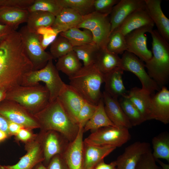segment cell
I'll return each instance as SVG.
<instances>
[{"label": "cell", "mask_w": 169, "mask_h": 169, "mask_svg": "<svg viewBox=\"0 0 169 169\" xmlns=\"http://www.w3.org/2000/svg\"><path fill=\"white\" fill-rule=\"evenodd\" d=\"M33 69L21 35L14 31L0 44V90L7 92L22 85L24 77Z\"/></svg>", "instance_id": "cell-1"}, {"label": "cell", "mask_w": 169, "mask_h": 169, "mask_svg": "<svg viewBox=\"0 0 169 169\" xmlns=\"http://www.w3.org/2000/svg\"><path fill=\"white\" fill-rule=\"evenodd\" d=\"M33 115L44 131H54L64 136L70 142L78 133L79 127L64 109L58 98Z\"/></svg>", "instance_id": "cell-2"}, {"label": "cell", "mask_w": 169, "mask_h": 169, "mask_svg": "<svg viewBox=\"0 0 169 169\" xmlns=\"http://www.w3.org/2000/svg\"><path fill=\"white\" fill-rule=\"evenodd\" d=\"M152 38L151 59L145 64L147 73L161 88L167 83L169 78V44L157 30L150 33Z\"/></svg>", "instance_id": "cell-3"}, {"label": "cell", "mask_w": 169, "mask_h": 169, "mask_svg": "<svg viewBox=\"0 0 169 169\" xmlns=\"http://www.w3.org/2000/svg\"><path fill=\"white\" fill-rule=\"evenodd\" d=\"M69 78V84L86 101L96 105L102 98L100 89L104 83V74L95 64L82 67Z\"/></svg>", "instance_id": "cell-4"}, {"label": "cell", "mask_w": 169, "mask_h": 169, "mask_svg": "<svg viewBox=\"0 0 169 169\" xmlns=\"http://www.w3.org/2000/svg\"><path fill=\"white\" fill-rule=\"evenodd\" d=\"M49 98L46 87L38 83L16 87L6 92L5 99L17 102L33 115L48 105Z\"/></svg>", "instance_id": "cell-5"}, {"label": "cell", "mask_w": 169, "mask_h": 169, "mask_svg": "<svg viewBox=\"0 0 169 169\" xmlns=\"http://www.w3.org/2000/svg\"><path fill=\"white\" fill-rule=\"evenodd\" d=\"M53 59H50L43 68L32 70L28 73L24 77L22 84L31 86L36 84L40 81L44 82L49 92V102L57 99L66 84L60 78Z\"/></svg>", "instance_id": "cell-6"}, {"label": "cell", "mask_w": 169, "mask_h": 169, "mask_svg": "<svg viewBox=\"0 0 169 169\" xmlns=\"http://www.w3.org/2000/svg\"><path fill=\"white\" fill-rule=\"evenodd\" d=\"M77 27L90 31L93 37V43L99 49L106 48L111 33L109 15L95 11L83 16V20Z\"/></svg>", "instance_id": "cell-7"}, {"label": "cell", "mask_w": 169, "mask_h": 169, "mask_svg": "<svg viewBox=\"0 0 169 169\" xmlns=\"http://www.w3.org/2000/svg\"><path fill=\"white\" fill-rule=\"evenodd\" d=\"M18 32L25 53L32 64L33 70L43 68L50 59H53L50 53L45 51L42 47L39 35L37 33L29 31L26 25L22 27Z\"/></svg>", "instance_id": "cell-8"}, {"label": "cell", "mask_w": 169, "mask_h": 169, "mask_svg": "<svg viewBox=\"0 0 169 169\" xmlns=\"http://www.w3.org/2000/svg\"><path fill=\"white\" fill-rule=\"evenodd\" d=\"M128 129L116 126L100 128L91 133L84 141V144L93 146H122L129 141L131 135Z\"/></svg>", "instance_id": "cell-9"}, {"label": "cell", "mask_w": 169, "mask_h": 169, "mask_svg": "<svg viewBox=\"0 0 169 169\" xmlns=\"http://www.w3.org/2000/svg\"><path fill=\"white\" fill-rule=\"evenodd\" d=\"M145 67L143 62L134 54L127 51L123 54L121 58L120 68L124 71L131 72L135 75L141 83V89L152 95L161 88L149 76Z\"/></svg>", "instance_id": "cell-10"}, {"label": "cell", "mask_w": 169, "mask_h": 169, "mask_svg": "<svg viewBox=\"0 0 169 169\" xmlns=\"http://www.w3.org/2000/svg\"><path fill=\"white\" fill-rule=\"evenodd\" d=\"M0 114L7 120L27 129L40 127L33 115L14 101L4 99L1 102Z\"/></svg>", "instance_id": "cell-11"}, {"label": "cell", "mask_w": 169, "mask_h": 169, "mask_svg": "<svg viewBox=\"0 0 169 169\" xmlns=\"http://www.w3.org/2000/svg\"><path fill=\"white\" fill-rule=\"evenodd\" d=\"M153 27L144 26L135 29L125 36L127 51L146 62L151 59L152 54L147 48V37L145 34L150 33Z\"/></svg>", "instance_id": "cell-12"}, {"label": "cell", "mask_w": 169, "mask_h": 169, "mask_svg": "<svg viewBox=\"0 0 169 169\" xmlns=\"http://www.w3.org/2000/svg\"><path fill=\"white\" fill-rule=\"evenodd\" d=\"M151 149L148 142H134L126 147L115 161L116 169H135L142 155Z\"/></svg>", "instance_id": "cell-13"}, {"label": "cell", "mask_w": 169, "mask_h": 169, "mask_svg": "<svg viewBox=\"0 0 169 169\" xmlns=\"http://www.w3.org/2000/svg\"><path fill=\"white\" fill-rule=\"evenodd\" d=\"M84 133L83 128H79L76 137L61 155L69 169H84Z\"/></svg>", "instance_id": "cell-14"}, {"label": "cell", "mask_w": 169, "mask_h": 169, "mask_svg": "<svg viewBox=\"0 0 169 169\" xmlns=\"http://www.w3.org/2000/svg\"><path fill=\"white\" fill-rule=\"evenodd\" d=\"M43 141L44 161L47 166L54 156L62 155L70 142L61 134L54 131H44Z\"/></svg>", "instance_id": "cell-15"}, {"label": "cell", "mask_w": 169, "mask_h": 169, "mask_svg": "<svg viewBox=\"0 0 169 169\" xmlns=\"http://www.w3.org/2000/svg\"><path fill=\"white\" fill-rule=\"evenodd\" d=\"M145 9V0H120L113 7L110 14L111 33L133 13Z\"/></svg>", "instance_id": "cell-16"}, {"label": "cell", "mask_w": 169, "mask_h": 169, "mask_svg": "<svg viewBox=\"0 0 169 169\" xmlns=\"http://www.w3.org/2000/svg\"><path fill=\"white\" fill-rule=\"evenodd\" d=\"M57 98L69 116L77 123L78 113L86 100L69 84H66Z\"/></svg>", "instance_id": "cell-17"}, {"label": "cell", "mask_w": 169, "mask_h": 169, "mask_svg": "<svg viewBox=\"0 0 169 169\" xmlns=\"http://www.w3.org/2000/svg\"><path fill=\"white\" fill-rule=\"evenodd\" d=\"M154 119L164 124L169 123V91L165 86L151 96L150 120Z\"/></svg>", "instance_id": "cell-18"}, {"label": "cell", "mask_w": 169, "mask_h": 169, "mask_svg": "<svg viewBox=\"0 0 169 169\" xmlns=\"http://www.w3.org/2000/svg\"><path fill=\"white\" fill-rule=\"evenodd\" d=\"M145 10L155 24L161 36L169 43V19L163 13L161 0H145Z\"/></svg>", "instance_id": "cell-19"}, {"label": "cell", "mask_w": 169, "mask_h": 169, "mask_svg": "<svg viewBox=\"0 0 169 169\" xmlns=\"http://www.w3.org/2000/svg\"><path fill=\"white\" fill-rule=\"evenodd\" d=\"M104 108L110 120L116 126L127 128L132 127L123 110L118 99H115L105 91L102 93Z\"/></svg>", "instance_id": "cell-20"}, {"label": "cell", "mask_w": 169, "mask_h": 169, "mask_svg": "<svg viewBox=\"0 0 169 169\" xmlns=\"http://www.w3.org/2000/svg\"><path fill=\"white\" fill-rule=\"evenodd\" d=\"M43 145L36 141L28 146L26 154L15 164L3 166L5 169H33L38 164L44 161Z\"/></svg>", "instance_id": "cell-21"}, {"label": "cell", "mask_w": 169, "mask_h": 169, "mask_svg": "<svg viewBox=\"0 0 169 169\" xmlns=\"http://www.w3.org/2000/svg\"><path fill=\"white\" fill-rule=\"evenodd\" d=\"M154 24L145 9L139 10L129 16L114 30L124 36L133 31L144 26L154 27Z\"/></svg>", "instance_id": "cell-22"}, {"label": "cell", "mask_w": 169, "mask_h": 169, "mask_svg": "<svg viewBox=\"0 0 169 169\" xmlns=\"http://www.w3.org/2000/svg\"><path fill=\"white\" fill-rule=\"evenodd\" d=\"M124 71L121 68L117 67L104 74L105 91L116 99L126 94L122 79Z\"/></svg>", "instance_id": "cell-23"}, {"label": "cell", "mask_w": 169, "mask_h": 169, "mask_svg": "<svg viewBox=\"0 0 169 169\" xmlns=\"http://www.w3.org/2000/svg\"><path fill=\"white\" fill-rule=\"evenodd\" d=\"M27 9L10 6L0 7V23L16 30L19 26L27 22L29 15Z\"/></svg>", "instance_id": "cell-24"}, {"label": "cell", "mask_w": 169, "mask_h": 169, "mask_svg": "<svg viewBox=\"0 0 169 169\" xmlns=\"http://www.w3.org/2000/svg\"><path fill=\"white\" fill-rule=\"evenodd\" d=\"M83 16L76 11L63 8L55 17L52 28L59 33L76 27L82 21Z\"/></svg>", "instance_id": "cell-25"}, {"label": "cell", "mask_w": 169, "mask_h": 169, "mask_svg": "<svg viewBox=\"0 0 169 169\" xmlns=\"http://www.w3.org/2000/svg\"><path fill=\"white\" fill-rule=\"evenodd\" d=\"M84 144V168H93L116 147L112 146H97Z\"/></svg>", "instance_id": "cell-26"}, {"label": "cell", "mask_w": 169, "mask_h": 169, "mask_svg": "<svg viewBox=\"0 0 169 169\" xmlns=\"http://www.w3.org/2000/svg\"><path fill=\"white\" fill-rule=\"evenodd\" d=\"M125 95L137 108L145 121L150 120L151 95L141 88L135 87Z\"/></svg>", "instance_id": "cell-27"}, {"label": "cell", "mask_w": 169, "mask_h": 169, "mask_svg": "<svg viewBox=\"0 0 169 169\" xmlns=\"http://www.w3.org/2000/svg\"><path fill=\"white\" fill-rule=\"evenodd\" d=\"M94 64L104 74L121 66V58L106 48L99 49L97 53Z\"/></svg>", "instance_id": "cell-28"}, {"label": "cell", "mask_w": 169, "mask_h": 169, "mask_svg": "<svg viewBox=\"0 0 169 169\" xmlns=\"http://www.w3.org/2000/svg\"><path fill=\"white\" fill-rule=\"evenodd\" d=\"M110 126H116L110 120L106 113L102 98L97 104L93 116L84 126V132L90 130L92 132L102 127Z\"/></svg>", "instance_id": "cell-29"}, {"label": "cell", "mask_w": 169, "mask_h": 169, "mask_svg": "<svg viewBox=\"0 0 169 169\" xmlns=\"http://www.w3.org/2000/svg\"><path fill=\"white\" fill-rule=\"evenodd\" d=\"M55 66L58 71L69 77L75 74L82 67L80 60L73 50L59 58Z\"/></svg>", "instance_id": "cell-30"}, {"label": "cell", "mask_w": 169, "mask_h": 169, "mask_svg": "<svg viewBox=\"0 0 169 169\" xmlns=\"http://www.w3.org/2000/svg\"><path fill=\"white\" fill-rule=\"evenodd\" d=\"M26 25L31 32H36L39 28L42 27H52L55 16L47 12L37 11L29 13Z\"/></svg>", "instance_id": "cell-31"}, {"label": "cell", "mask_w": 169, "mask_h": 169, "mask_svg": "<svg viewBox=\"0 0 169 169\" xmlns=\"http://www.w3.org/2000/svg\"><path fill=\"white\" fill-rule=\"evenodd\" d=\"M153 151L152 154L155 160L164 159L169 162V133L162 132L152 140Z\"/></svg>", "instance_id": "cell-32"}, {"label": "cell", "mask_w": 169, "mask_h": 169, "mask_svg": "<svg viewBox=\"0 0 169 169\" xmlns=\"http://www.w3.org/2000/svg\"><path fill=\"white\" fill-rule=\"evenodd\" d=\"M59 35L67 39L73 47L79 46L93 43V37L91 32L88 30L74 27Z\"/></svg>", "instance_id": "cell-33"}, {"label": "cell", "mask_w": 169, "mask_h": 169, "mask_svg": "<svg viewBox=\"0 0 169 169\" xmlns=\"http://www.w3.org/2000/svg\"><path fill=\"white\" fill-rule=\"evenodd\" d=\"M125 95L121 97L119 102L125 115L132 126L141 125L145 120L137 108Z\"/></svg>", "instance_id": "cell-34"}, {"label": "cell", "mask_w": 169, "mask_h": 169, "mask_svg": "<svg viewBox=\"0 0 169 169\" xmlns=\"http://www.w3.org/2000/svg\"><path fill=\"white\" fill-rule=\"evenodd\" d=\"M99 49L93 43L73 47L75 52L80 60H82L84 66L94 64L96 55Z\"/></svg>", "instance_id": "cell-35"}, {"label": "cell", "mask_w": 169, "mask_h": 169, "mask_svg": "<svg viewBox=\"0 0 169 169\" xmlns=\"http://www.w3.org/2000/svg\"><path fill=\"white\" fill-rule=\"evenodd\" d=\"M62 8L73 9L84 16L94 11V0H56Z\"/></svg>", "instance_id": "cell-36"}, {"label": "cell", "mask_w": 169, "mask_h": 169, "mask_svg": "<svg viewBox=\"0 0 169 169\" xmlns=\"http://www.w3.org/2000/svg\"><path fill=\"white\" fill-rule=\"evenodd\" d=\"M106 49L114 54H122L127 51V48L124 36L120 32L114 30L109 37L106 46Z\"/></svg>", "instance_id": "cell-37"}, {"label": "cell", "mask_w": 169, "mask_h": 169, "mask_svg": "<svg viewBox=\"0 0 169 169\" xmlns=\"http://www.w3.org/2000/svg\"><path fill=\"white\" fill-rule=\"evenodd\" d=\"M62 8L56 0H34L27 10L29 13L37 11L47 12L56 17Z\"/></svg>", "instance_id": "cell-38"}, {"label": "cell", "mask_w": 169, "mask_h": 169, "mask_svg": "<svg viewBox=\"0 0 169 169\" xmlns=\"http://www.w3.org/2000/svg\"><path fill=\"white\" fill-rule=\"evenodd\" d=\"M73 48L67 39L59 35L51 44L50 53L53 59H58L73 51Z\"/></svg>", "instance_id": "cell-39"}, {"label": "cell", "mask_w": 169, "mask_h": 169, "mask_svg": "<svg viewBox=\"0 0 169 169\" xmlns=\"http://www.w3.org/2000/svg\"><path fill=\"white\" fill-rule=\"evenodd\" d=\"M96 107L97 105L85 101L77 117V123L79 128H84L87 122L93 116Z\"/></svg>", "instance_id": "cell-40"}, {"label": "cell", "mask_w": 169, "mask_h": 169, "mask_svg": "<svg viewBox=\"0 0 169 169\" xmlns=\"http://www.w3.org/2000/svg\"><path fill=\"white\" fill-rule=\"evenodd\" d=\"M135 169H162L158 166L152 154L151 149L141 156Z\"/></svg>", "instance_id": "cell-41"}, {"label": "cell", "mask_w": 169, "mask_h": 169, "mask_svg": "<svg viewBox=\"0 0 169 169\" xmlns=\"http://www.w3.org/2000/svg\"><path fill=\"white\" fill-rule=\"evenodd\" d=\"M119 0H94V11L104 14L110 15L113 7Z\"/></svg>", "instance_id": "cell-42"}, {"label": "cell", "mask_w": 169, "mask_h": 169, "mask_svg": "<svg viewBox=\"0 0 169 169\" xmlns=\"http://www.w3.org/2000/svg\"><path fill=\"white\" fill-rule=\"evenodd\" d=\"M59 34L52 28L49 31L42 35H39L40 40L41 46L44 50L57 37Z\"/></svg>", "instance_id": "cell-43"}, {"label": "cell", "mask_w": 169, "mask_h": 169, "mask_svg": "<svg viewBox=\"0 0 169 169\" xmlns=\"http://www.w3.org/2000/svg\"><path fill=\"white\" fill-rule=\"evenodd\" d=\"M47 169H69L61 155H56L50 160Z\"/></svg>", "instance_id": "cell-44"}, {"label": "cell", "mask_w": 169, "mask_h": 169, "mask_svg": "<svg viewBox=\"0 0 169 169\" xmlns=\"http://www.w3.org/2000/svg\"><path fill=\"white\" fill-rule=\"evenodd\" d=\"M18 138L21 141H26L30 139L32 135L27 129L24 128H21L17 134Z\"/></svg>", "instance_id": "cell-45"}, {"label": "cell", "mask_w": 169, "mask_h": 169, "mask_svg": "<svg viewBox=\"0 0 169 169\" xmlns=\"http://www.w3.org/2000/svg\"><path fill=\"white\" fill-rule=\"evenodd\" d=\"M14 30L11 27L0 23V44L3 39Z\"/></svg>", "instance_id": "cell-46"}, {"label": "cell", "mask_w": 169, "mask_h": 169, "mask_svg": "<svg viewBox=\"0 0 169 169\" xmlns=\"http://www.w3.org/2000/svg\"><path fill=\"white\" fill-rule=\"evenodd\" d=\"M116 166L115 161H113L110 164H106L103 160L98 163L94 169H116Z\"/></svg>", "instance_id": "cell-47"}, {"label": "cell", "mask_w": 169, "mask_h": 169, "mask_svg": "<svg viewBox=\"0 0 169 169\" xmlns=\"http://www.w3.org/2000/svg\"><path fill=\"white\" fill-rule=\"evenodd\" d=\"M8 129L10 135H17L19 131L23 128L17 123L8 121Z\"/></svg>", "instance_id": "cell-48"}, {"label": "cell", "mask_w": 169, "mask_h": 169, "mask_svg": "<svg viewBox=\"0 0 169 169\" xmlns=\"http://www.w3.org/2000/svg\"><path fill=\"white\" fill-rule=\"evenodd\" d=\"M0 130L5 132L8 136L10 134L8 129V121L0 114Z\"/></svg>", "instance_id": "cell-49"}, {"label": "cell", "mask_w": 169, "mask_h": 169, "mask_svg": "<svg viewBox=\"0 0 169 169\" xmlns=\"http://www.w3.org/2000/svg\"><path fill=\"white\" fill-rule=\"evenodd\" d=\"M156 162H157L161 166L162 169H169L168 164L165 163L158 159L156 160Z\"/></svg>", "instance_id": "cell-50"}, {"label": "cell", "mask_w": 169, "mask_h": 169, "mask_svg": "<svg viewBox=\"0 0 169 169\" xmlns=\"http://www.w3.org/2000/svg\"><path fill=\"white\" fill-rule=\"evenodd\" d=\"M9 3V0H0V7L2 6H8Z\"/></svg>", "instance_id": "cell-51"}, {"label": "cell", "mask_w": 169, "mask_h": 169, "mask_svg": "<svg viewBox=\"0 0 169 169\" xmlns=\"http://www.w3.org/2000/svg\"><path fill=\"white\" fill-rule=\"evenodd\" d=\"M6 92L0 90V103L5 99Z\"/></svg>", "instance_id": "cell-52"}, {"label": "cell", "mask_w": 169, "mask_h": 169, "mask_svg": "<svg viewBox=\"0 0 169 169\" xmlns=\"http://www.w3.org/2000/svg\"><path fill=\"white\" fill-rule=\"evenodd\" d=\"M8 136V135L5 132L0 130V141L5 139Z\"/></svg>", "instance_id": "cell-53"}, {"label": "cell", "mask_w": 169, "mask_h": 169, "mask_svg": "<svg viewBox=\"0 0 169 169\" xmlns=\"http://www.w3.org/2000/svg\"><path fill=\"white\" fill-rule=\"evenodd\" d=\"M33 169H47V167L44 165L42 162L36 165Z\"/></svg>", "instance_id": "cell-54"}, {"label": "cell", "mask_w": 169, "mask_h": 169, "mask_svg": "<svg viewBox=\"0 0 169 169\" xmlns=\"http://www.w3.org/2000/svg\"><path fill=\"white\" fill-rule=\"evenodd\" d=\"M0 169H5L3 166H2L1 165H0Z\"/></svg>", "instance_id": "cell-55"}, {"label": "cell", "mask_w": 169, "mask_h": 169, "mask_svg": "<svg viewBox=\"0 0 169 169\" xmlns=\"http://www.w3.org/2000/svg\"><path fill=\"white\" fill-rule=\"evenodd\" d=\"M87 169H94V168H87Z\"/></svg>", "instance_id": "cell-56"}, {"label": "cell", "mask_w": 169, "mask_h": 169, "mask_svg": "<svg viewBox=\"0 0 169 169\" xmlns=\"http://www.w3.org/2000/svg\"></svg>", "instance_id": "cell-57"}]
</instances>
